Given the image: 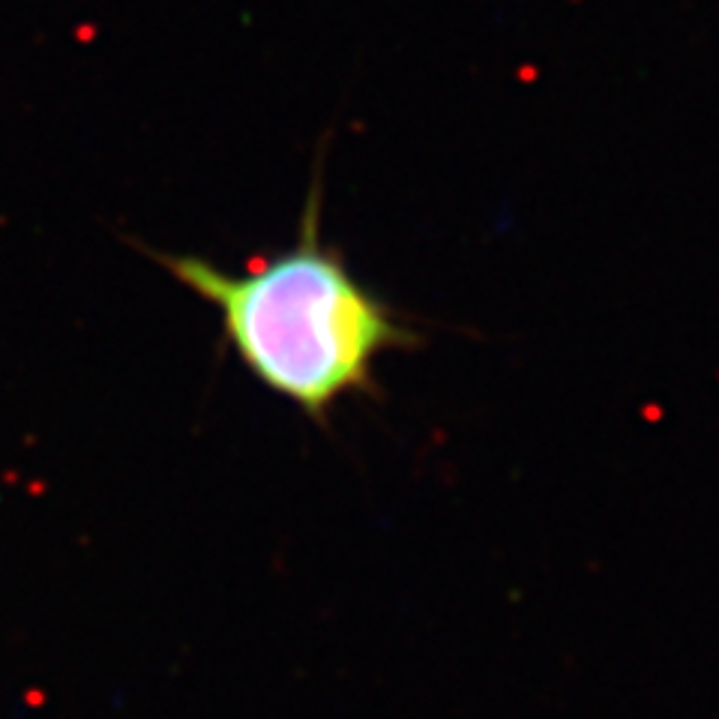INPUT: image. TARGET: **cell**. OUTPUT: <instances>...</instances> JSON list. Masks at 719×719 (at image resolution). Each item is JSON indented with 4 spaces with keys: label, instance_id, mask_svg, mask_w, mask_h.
Instances as JSON below:
<instances>
[{
    "label": "cell",
    "instance_id": "1",
    "mask_svg": "<svg viewBox=\"0 0 719 719\" xmlns=\"http://www.w3.org/2000/svg\"><path fill=\"white\" fill-rule=\"evenodd\" d=\"M321 171L306 195L297 244L228 273L198 255H162L180 285L219 312L225 342L267 390L327 423L351 396L375 393L378 360L420 333L363 285L321 237Z\"/></svg>",
    "mask_w": 719,
    "mask_h": 719
}]
</instances>
